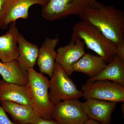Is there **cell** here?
Masks as SVG:
<instances>
[{"mask_svg": "<svg viewBox=\"0 0 124 124\" xmlns=\"http://www.w3.org/2000/svg\"><path fill=\"white\" fill-rule=\"evenodd\" d=\"M82 21L96 27L117 49V54L124 60V12L114 5L103 4L80 16Z\"/></svg>", "mask_w": 124, "mask_h": 124, "instance_id": "6da1fadb", "label": "cell"}, {"mask_svg": "<svg viewBox=\"0 0 124 124\" xmlns=\"http://www.w3.org/2000/svg\"><path fill=\"white\" fill-rule=\"evenodd\" d=\"M71 39L81 40L87 49L94 51L107 63L117 54L116 47L96 27L87 22L82 20L73 26Z\"/></svg>", "mask_w": 124, "mask_h": 124, "instance_id": "7a4b0ae2", "label": "cell"}, {"mask_svg": "<svg viewBox=\"0 0 124 124\" xmlns=\"http://www.w3.org/2000/svg\"><path fill=\"white\" fill-rule=\"evenodd\" d=\"M27 71L28 81L26 87L33 110L38 117L50 119L54 106L49 98V80L34 68Z\"/></svg>", "mask_w": 124, "mask_h": 124, "instance_id": "3957f363", "label": "cell"}, {"mask_svg": "<svg viewBox=\"0 0 124 124\" xmlns=\"http://www.w3.org/2000/svg\"><path fill=\"white\" fill-rule=\"evenodd\" d=\"M102 5L96 0H50L42 7L41 15L45 20L55 21L71 15L80 16L86 10Z\"/></svg>", "mask_w": 124, "mask_h": 124, "instance_id": "277c9868", "label": "cell"}, {"mask_svg": "<svg viewBox=\"0 0 124 124\" xmlns=\"http://www.w3.org/2000/svg\"><path fill=\"white\" fill-rule=\"evenodd\" d=\"M49 96L54 106L62 101L83 97L81 90L76 85L64 69L55 62L53 73L49 80Z\"/></svg>", "mask_w": 124, "mask_h": 124, "instance_id": "5b68a950", "label": "cell"}, {"mask_svg": "<svg viewBox=\"0 0 124 124\" xmlns=\"http://www.w3.org/2000/svg\"><path fill=\"white\" fill-rule=\"evenodd\" d=\"M83 97L119 102H124V86L108 80L87 82L81 86Z\"/></svg>", "mask_w": 124, "mask_h": 124, "instance_id": "8992f818", "label": "cell"}, {"mask_svg": "<svg viewBox=\"0 0 124 124\" xmlns=\"http://www.w3.org/2000/svg\"><path fill=\"white\" fill-rule=\"evenodd\" d=\"M50 0H5L0 11V28H8L11 23L20 19L29 17V9L32 6L39 5L42 7Z\"/></svg>", "mask_w": 124, "mask_h": 124, "instance_id": "52a82bcc", "label": "cell"}, {"mask_svg": "<svg viewBox=\"0 0 124 124\" xmlns=\"http://www.w3.org/2000/svg\"><path fill=\"white\" fill-rule=\"evenodd\" d=\"M51 119L58 124H84L89 118L76 99L62 101L54 106Z\"/></svg>", "mask_w": 124, "mask_h": 124, "instance_id": "ba28073f", "label": "cell"}, {"mask_svg": "<svg viewBox=\"0 0 124 124\" xmlns=\"http://www.w3.org/2000/svg\"><path fill=\"white\" fill-rule=\"evenodd\" d=\"M84 44L81 40L71 39L68 44L59 47L57 50L55 62L69 76L74 72L73 65L85 54Z\"/></svg>", "mask_w": 124, "mask_h": 124, "instance_id": "9c48e42d", "label": "cell"}, {"mask_svg": "<svg viewBox=\"0 0 124 124\" xmlns=\"http://www.w3.org/2000/svg\"><path fill=\"white\" fill-rule=\"evenodd\" d=\"M83 111L89 119L103 124H110L112 116L116 107V103L93 98L81 102Z\"/></svg>", "mask_w": 124, "mask_h": 124, "instance_id": "30bf717a", "label": "cell"}, {"mask_svg": "<svg viewBox=\"0 0 124 124\" xmlns=\"http://www.w3.org/2000/svg\"><path fill=\"white\" fill-rule=\"evenodd\" d=\"M58 37L46 38L39 48L37 62L41 73L45 74L51 78L53 73L57 57L55 48L58 44Z\"/></svg>", "mask_w": 124, "mask_h": 124, "instance_id": "8fae6325", "label": "cell"}, {"mask_svg": "<svg viewBox=\"0 0 124 124\" xmlns=\"http://www.w3.org/2000/svg\"><path fill=\"white\" fill-rule=\"evenodd\" d=\"M4 35L0 36V59L3 62L18 60L19 53L17 38L19 32L16 22L11 23Z\"/></svg>", "mask_w": 124, "mask_h": 124, "instance_id": "7c38bea8", "label": "cell"}, {"mask_svg": "<svg viewBox=\"0 0 124 124\" xmlns=\"http://www.w3.org/2000/svg\"><path fill=\"white\" fill-rule=\"evenodd\" d=\"M0 103L16 124H31L39 117L31 104H20L8 101H0Z\"/></svg>", "mask_w": 124, "mask_h": 124, "instance_id": "4fadbf2b", "label": "cell"}, {"mask_svg": "<svg viewBox=\"0 0 124 124\" xmlns=\"http://www.w3.org/2000/svg\"><path fill=\"white\" fill-rule=\"evenodd\" d=\"M8 101L20 104H31L26 86L0 80V101Z\"/></svg>", "mask_w": 124, "mask_h": 124, "instance_id": "5bb4252c", "label": "cell"}, {"mask_svg": "<svg viewBox=\"0 0 124 124\" xmlns=\"http://www.w3.org/2000/svg\"><path fill=\"white\" fill-rule=\"evenodd\" d=\"M17 41L19 53L18 60L19 63L26 70L34 68L38 58L39 50L38 46L29 42L19 32Z\"/></svg>", "mask_w": 124, "mask_h": 124, "instance_id": "9a60e30c", "label": "cell"}, {"mask_svg": "<svg viewBox=\"0 0 124 124\" xmlns=\"http://www.w3.org/2000/svg\"><path fill=\"white\" fill-rule=\"evenodd\" d=\"M0 75L7 82L24 86L28 83L27 71L23 68L18 60L7 62L0 61Z\"/></svg>", "mask_w": 124, "mask_h": 124, "instance_id": "2e32d148", "label": "cell"}, {"mask_svg": "<svg viewBox=\"0 0 124 124\" xmlns=\"http://www.w3.org/2000/svg\"><path fill=\"white\" fill-rule=\"evenodd\" d=\"M108 63L100 56L85 53L74 64L73 70L86 74L89 78L94 77L106 67Z\"/></svg>", "mask_w": 124, "mask_h": 124, "instance_id": "e0dca14e", "label": "cell"}, {"mask_svg": "<svg viewBox=\"0 0 124 124\" xmlns=\"http://www.w3.org/2000/svg\"><path fill=\"white\" fill-rule=\"evenodd\" d=\"M108 80L124 86V60L117 54L102 71L94 77L89 78L87 82Z\"/></svg>", "mask_w": 124, "mask_h": 124, "instance_id": "ac0fdd59", "label": "cell"}, {"mask_svg": "<svg viewBox=\"0 0 124 124\" xmlns=\"http://www.w3.org/2000/svg\"><path fill=\"white\" fill-rule=\"evenodd\" d=\"M6 112L0 105V124H16L9 119Z\"/></svg>", "mask_w": 124, "mask_h": 124, "instance_id": "d6986e66", "label": "cell"}, {"mask_svg": "<svg viewBox=\"0 0 124 124\" xmlns=\"http://www.w3.org/2000/svg\"><path fill=\"white\" fill-rule=\"evenodd\" d=\"M29 124H58L55 121L50 119L49 120L44 119L38 117L35 121Z\"/></svg>", "mask_w": 124, "mask_h": 124, "instance_id": "ffe728a7", "label": "cell"}, {"mask_svg": "<svg viewBox=\"0 0 124 124\" xmlns=\"http://www.w3.org/2000/svg\"><path fill=\"white\" fill-rule=\"evenodd\" d=\"M84 124H103L98 122L92 119L89 118L85 122Z\"/></svg>", "mask_w": 124, "mask_h": 124, "instance_id": "44dd1931", "label": "cell"}, {"mask_svg": "<svg viewBox=\"0 0 124 124\" xmlns=\"http://www.w3.org/2000/svg\"><path fill=\"white\" fill-rule=\"evenodd\" d=\"M5 0H0V11L1 9V8L3 4H4V1Z\"/></svg>", "mask_w": 124, "mask_h": 124, "instance_id": "7402d4cb", "label": "cell"}]
</instances>
